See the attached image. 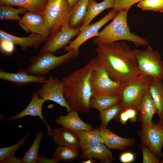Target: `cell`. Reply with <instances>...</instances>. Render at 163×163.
Listing matches in <instances>:
<instances>
[{"instance_id": "obj_1", "label": "cell", "mask_w": 163, "mask_h": 163, "mask_svg": "<svg viewBox=\"0 0 163 163\" xmlns=\"http://www.w3.org/2000/svg\"><path fill=\"white\" fill-rule=\"evenodd\" d=\"M95 58L113 81L127 83L139 75L136 59L133 50L124 42L97 45Z\"/></svg>"}, {"instance_id": "obj_2", "label": "cell", "mask_w": 163, "mask_h": 163, "mask_svg": "<svg viewBox=\"0 0 163 163\" xmlns=\"http://www.w3.org/2000/svg\"><path fill=\"white\" fill-rule=\"evenodd\" d=\"M96 64L95 58H93L83 67L62 78L64 96L71 110L88 113L91 109V78Z\"/></svg>"}, {"instance_id": "obj_3", "label": "cell", "mask_w": 163, "mask_h": 163, "mask_svg": "<svg viewBox=\"0 0 163 163\" xmlns=\"http://www.w3.org/2000/svg\"><path fill=\"white\" fill-rule=\"evenodd\" d=\"M128 11H117L113 21L101 31L92 40L95 45L111 44L120 40L133 42L136 47L148 46L149 44L145 39L130 30L127 22Z\"/></svg>"}, {"instance_id": "obj_4", "label": "cell", "mask_w": 163, "mask_h": 163, "mask_svg": "<svg viewBox=\"0 0 163 163\" xmlns=\"http://www.w3.org/2000/svg\"><path fill=\"white\" fill-rule=\"evenodd\" d=\"M79 54V49L71 50L58 56L50 52L38 53L30 58V64L25 70L30 75L44 77L50 71L77 57Z\"/></svg>"}, {"instance_id": "obj_5", "label": "cell", "mask_w": 163, "mask_h": 163, "mask_svg": "<svg viewBox=\"0 0 163 163\" xmlns=\"http://www.w3.org/2000/svg\"><path fill=\"white\" fill-rule=\"evenodd\" d=\"M145 50L133 49L139 75L150 76L163 81V61L161 55L150 45Z\"/></svg>"}, {"instance_id": "obj_6", "label": "cell", "mask_w": 163, "mask_h": 163, "mask_svg": "<svg viewBox=\"0 0 163 163\" xmlns=\"http://www.w3.org/2000/svg\"><path fill=\"white\" fill-rule=\"evenodd\" d=\"M72 10L68 0H48L43 14L50 34L69 26Z\"/></svg>"}, {"instance_id": "obj_7", "label": "cell", "mask_w": 163, "mask_h": 163, "mask_svg": "<svg viewBox=\"0 0 163 163\" xmlns=\"http://www.w3.org/2000/svg\"><path fill=\"white\" fill-rule=\"evenodd\" d=\"M152 78L139 75L126 84L120 94L123 110L130 107L138 110L144 94L149 90Z\"/></svg>"}, {"instance_id": "obj_8", "label": "cell", "mask_w": 163, "mask_h": 163, "mask_svg": "<svg viewBox=\"0 0 163 163\" xmlns=\"http://www.w3.org/2000/svg\"><path fill=\"white\" fill-rule=\"evenodd\" d=\"M127 83L123 84L113 81L106 71L96 62L91 78L92 97L120 94Z\"/></svg>"}, {"instance_id": "obj_9", "label": "cell", "mask_w": 163, "mask_h": 163, "mask_svg": "<svg viewBox=\"0 0 163 163\" xmlns=\"http://www.w3.org/2000/svg\"><path fill=\"white\" fill-rule=\"evenodd\" d=\"M141 126L137 132L141 139L139 148L147 147L160 159L163 156V120L153 122L150 127Z\"/></svg>"}, {"instance_id": "obj_10", "label": "cell", "mask_w": 163, "mask_h": 163, "mask_svg": "<svg viewBox=\"0 0 163 163\" xmlns=\"http://www.w3.org/2000/svg\"><path fill=\"white\" fill-rule=\"evenodd\" d=\"M80 32L79 28H72L69 26L54 32L47 37L39 54L54 53L69 44Z\"/></svg>"}, {"instance_id": "obj_11", "label": "cell", "mask_w": 163, "mask_h": 163, "mask_svg": "<svg viewBox=\"0 0 163 163\" xmlns=\"http://www.w3.org/2000/svg\"><path fill=\"white\" fill-rule=\"evenodd\" d=\"M43 84L37 91L40 97L46 101H53L66 107L68 113L71 111L64 96L62 81L58 78L50 76Z\"/></svg>"}, {"instance_id": "obj_12", "label": "cell", "mask_w": 163, "mask_h": 163, "mask_svg": "<svg viewBox=\"0 0 163 163\" xmlns=\"http://www.w3.org/2000/svg\"><path fill=\"white\" fill-rule=\"evenodd\" d=\"M117 12V11L112 9L98 21L83 27L80 28V32L79 35L68 45L64 48V51L68 52L72 49L78 50L79 47L88 40L97 36L99 34L98 31L100 28L113 19Z\"/></svg>"}, {"instance_id": "obj_13", "label": "cell", "mask_w": 163, "mask_h": 163, "mask_svg": "<svg viewBox=\"0 0 163 163\" xmlns=\"http://www.w3.org/2000/svg\"><path fill=\"white\" fill-rule=\"evenodd\" d=\"M18 24L27 33L32 32L47 37L50 35L43 13L27 11L18 21Z\"/></svg>"}, {"instance_id": "obj_14", "label": "cell", "mask_w": 163, "mask_h": 163, "mask_svg": "<svg viewBox=\"0 0 163 163\" xmlns=\"http://www.w3.org/2000/svg\"><path fill=\"white\" fill-rule=\"evenodd\" d=\"M47 37L34 33L28 36L21 37L13 35L0 29V40L9 41L14 44L19 45L23 51L29 48L38 50L41 44L45 42Z\"/></svg>"}, {"instance_id": "obj_15", "label": "cell", "mask_w": 163, "mask_h": 163, "mask_svg": "<svg viewBox=\"0 0 163 163\" xmlns=\"http://www.w3.org/2000/svg\"><path fill=\"white\" fill-rule=\"evenodd\" d=\"M46 101L39 97L37 91H34L30 101L25 108L18 114L9 118L8 120H15L27 116H37L45 123L47 128V135L51 137L52 129L46 121L42 113L43 105Z\"/></svg>"}, {"instance_id": "obj_16", "label": "cell", "mask_w": 163, "mask_h": 163, "mask_svg": "<svg viewBox=\"0 0 163 163\" xmlns=\"http://www.w3.org/2000/svg\"><path fill=\"white\" fill-rule=\"evenodd\" d=\"M0 78L10 82L19 86H24L31 83H43L46 80L44 77H39L28 74L25 69L21 68L16 73H10L0 69Z\"/></svg>"}, {"instance_id": "obj_17", "label": "cell", "mask_w": 163, "mask_h": 163, "mask_svg": "<svg viewBox=\"0 0 163 163\" xmlns=\"http://www.w3.org/2000/svg\"><path fill=\"white\" fill-rule=\"evenodd\" d=\"M105 145L110 149L123 150L134 145L136 140L133 138L120 137L112 132L109 129L97 128Z\"/></svg>"}, {"instance_id": "obj_18", "label": "cell", "mask_w": 163, "mask_h": 163, "mask_svg": "<svg viewBox=\"0 0 163 163\" xmlns=\"http://www.w3.org/2000/svg\"><path fill=\"white\" fill-rule=\"evenodd\" d=\"M138 110L139 115L137 120L141 123V125L151 126L153 123V117L157 113V110L149 90L144 94Z\"/></svg>"}, {"instance_id": "obj_19", "label": "cell", "mask_w": 163, "mask_h": 163, "mask_svg": "<svg viewBox=\"0 0 163 163\" xmlns=\"http://www.w3.org/2000/svg\"><path fill=\"white\" fill-rule=\"evenodd\" d=\"M78 112L71 110L66 115L60 116L55 123L76 133L84 130H92L94 129L91 125L84 122L79 117Z\"/></svg>"}, {"instance_id": "obj_20", "label": "cell", "mask_w": 163, "mask_h": 163, "mask_svg": "<svg viewBox=\"0 0 163 163\" xmlns=\"http://www.w3.org/2000/svg\"><path fill=\"white\" fill-rule=\"evenodd\" d=\"M51 134L53 141L59 145L77 149L80 148L79 139L76 133L65 127L52 129Z\"/></svg>"}, {"instance_id": "obj_21", "label": "cell", "mask_w": 163, "mask_h": 163, "mask_svg": "<svg viewBox=\"0 0 163 163\" xmlns=\"http://www.w3.org/2000/svg\"><path fill=\"white\" fill-rule=\"evenodd\" d=\"M82 152L81 158H93L104 163H110L115 159L110 150L103 143H97Z\"/></svg>"}, {"instance_id": "obj_22", "label": "cell", "mask_w": 163, "mask_h": 163, "mask_svg": "<svg viewBox=\"0 0 163 163\" xmlns=\"http://www.w3.org/2000/svg\"><path fill=\"white\" fill-rule=\"evenodd\" d=\"M115 0H104L97 3L95 0H90L88 3L87 11L80 28L89 24L91 21L99 14L104 10L112 8Z\"/></svg>"}, {"instance_id": "obj_23", "label": "cell", "mask_w": 163, "mask_h": 163, "mask_svg": "<svg viewBox=\"0 0 163 163\" xmlns=\"http://www.w3.org/2000/svg\"><path fill=\"white\" fill-rule=\"evenodd\" d=\"M48 0H0V5L17 6L27 11L43 14Z\"/></svg>"}, {"instance_id": "obj_24", "label": "cell", "mask_w": 163, "mask_h": 163, "mask_svg": "<svg viewBox=\"0 0 163 163\" xmlns=\"http://www.w3.org/2000/svg\"><path fill=\"white\" fill-rule=\"evenodd\" d=\"M156 107L159 120H163V82L152 78L149 88Z\"/></svg>"}, {"instance_id": "obj_25", "label": "cell", "mask_w": 163, "mask_h": 163, "mask_svg": "<svg viewBox=\"0 0 163 163\" xmlns=\"http://www.w3.org/2000/svg\"><path fill=\"white\" fill-rule=\"evenodd\" d=\"M79 141V148L82 151L97 143L104 144L97 128L92 130H84L75 133Z\"/></svg>"}, {"instance_id": "obj_26", "label": "cell", "mask_w": 163, "mask_h": 163, "mask_svg": "<svg viewBox=\"0 0 163 163\" xmlns=\"http://www.w3.org/2000/svg\"><path fill=\"white\" fill-rule=\"evenodd\" d=\"M90 0H80L72 8L69 26L72 28H80L86 13Z\"/></svg>"}, {"instance_id": "obj_27", "label": "cell", "mask_w": 163, "mask_h": 163, "mask_svg": "<svg viewBox=\"0 0 163 163\" xmlns=\"http://www.w3.org/2000/svg\"><path fill=\"white\" fill-rule=\"evenodd\" d=\"M120 94L107 95L97 97H92L90 102V109L97 110L99 113L120 102Z\"/></svg>"}, {"instance_id": "obj_28", "label": "cell", "mask_w": 163, "mask_h": 163, "mask_svg": "<svg viewBox=\"0 0 163 163\" xmlns=\"http://www.w3.org/2000/svg\"><path fill=\"white\" fill-rule=\"evenodd\" d=\"M78 149L66 146L59 145L55 149L52 158L59 162L72 161L79 155V152Z\"/></svg>"}, {"instance_id": "obj_29", "label": "cell", "mask_w": 163, "mask_h": 163, "mask_svg": "<svg viewBox=\"0 0 163 163\" xmlns=\"http://www.w3.org/2000/svg\"><path fill=\"white\" fill-rule=\"evenodd\" d=\"M122 110L123 107L120 102L100 112L98 116L101 122L99 128H107L109 123L111 120L119 119V115Z\"/></svg>"}, {"instance_id": "obj_30", "label": "cell", "mask_w": 163, "mask_h": 163, "mask_svg": "<svg viewBox=\"0 0 163 163\" xmlns=\"http://www.w3.org/2000/svg\"><path fill=\"white\" fill-rule=\"evenodd\" d=\"M27 11L21 8H15L13 6L7 5H0V20H20L22 17L19 16L20 14H24Z\"/></svg>"}, {"instance_id": "obj_31", "label": "cell", "mask_w": 163, "mask_h": 163, "mask_svg": "<svg viewBox=\"0 0 163 163\" xmlns=\"http://www.w3.org/2000/svg\"><path fill=\"white\" fill-rule=\"evenodd\" d=\"M43 134V132H41L37 133L29 149L24 152V155L22 158L23 163H37L38 152Z\"/></svg>"}, {"instance_id": "obj_32", "label": "cell", "mask_w": 163, "mask_h": 163, "mask_svg": "<svg viewBox=\"0 0 163 163\" xmlns=\"http://www.w3.org/2000/svg\"><path fill=\"white\" fill-rule=\"evenodd\" d=\"M29 135V134L27 133L15 144L9 147L0 148V162L8 157L14 155L19 148L24 144Z\"/></svg>"}, {"instance_id": "obj_33", "label": "cell", "mask_w": 163, "mask_h": 163, "mask_svg": "<svg viewBox=\"0 0 163 163\" xmlns=\"http://www.w3.org/2000/svg\"><path fill=\"white\" fill-rule=\"evenodd\" d=\"M137 6L143 11L163 12V0H142Z\"/></svg>"}, {"instance_id": "obj_34", "label": "cell", "mask_w": 163, "mask_h": 163, "mask_svg": "<svg viewBox=\"0 0 163 163\" xmlns=\"http://www.w3.org/2000/svg\"><path fill=\"white\" fill-rule=\"evenodd\" d=\"M142 0H115L112 8L117 11L122 10L128 11L134 4Z\"/></svg>"}, {"instance_id": "obj_35", "label": "cell", "mask_w": 163, "mask_h": 163, "mask_svg": "<svg viewBox=\"0 0 163 163\" xmlns=\"http://www.w3.org/2000/svg\"><path fill=\"white\" fill-rule=\"evenodd\" d=\"M142 155L143 163H159V159L147 147L143 146L139 147Z\"/></svg>"}, {"instance_id": "obj_36", "label": "cell", "mask_w": 163, "mask_h": 163, "mask_svg": "<svg viewBox=\"0 0 163 163\" xmlns=\"http://www.w3.org/2000/svg\"><path fill=\"white\" fill-rule=\"evenodd\" d=\"M14 44L6 40H0V48L1 50L4 53L11 55L14 50Z\"/></svg>"}, {"instance_id": "obj_37", "label": "cell", "mask_w": 163, "mask_h": 163, "mask_svg": "<svg viewBox=\"0 0 163 163\" xmlns=\"http://www.w3.org/2000/svg\"><path fill=\"white\" fill-rule=\"evenodd\" d=\"M136 154L131 151H127L122 153L119 157L120 161L123 163H130L135 159Z\"/></svg>"}, {"instance_id": "obj_38", "label": "cell", "mask_w": 163, "mask_h": 163, "mask_svg": "<svg viewBox=\"0 0 163 163\" xmlns=\"http://www.w3.org/2000/svg\"><path fill=\"white\" fill-rule=\"evenodd\" d=\"M123 110H125L126 112L129 117V119L131 120L132 123H135L137 120V115L139 112L138 109L130 107Z\"/></svg>"}, {"instance_id": "obj_39", "label": "cell", "mask_w": 163, "mask_h": 163, "mask_svg": "<svg viewBox=\"0 0 163 163\" xmlns=\"http://www.w3.org/2000/svg\"><path fill=\"white\" fill-rule=\"evenodd\" d=\"M1 163H23L22 158L16 157L14 155L8 157L2 161Z\"/></svg>"}, {"instance_id": "obj_40", "label": "cell", "mask_w": 163, "mask_h": 163, "mask_svg": "<svg viewBox=\"0 0 163 163\" xmlns=\"http://www.w3.org/2000/svg\"><path fill=\"white\" fill-rule=\"evenodd\" d=\"M118 119L122 124H125L126 123L129 119V118L125 110H123L121 112L119 115Z\"/></svg>"}, {"instance_id": "obj_41", "label": "cell", "mask_w": 163, "mask_h": 163, "mask_svg": "<svg viewBox=\"0 0 163 163\" xmlns=\"http://www.w3.org/2000/svg\"><path fill=\"white\" fill-rule=\"evenodd\" d=\"M37 163H57L59 161L52 158L50 159H48L43 156L38 155L37 161Z\"/></svg>"}, {"instance_id": "obj_42", "label": "cell", "mask_w": 163, "mask_h": 163, "mask_svg": "<svg viewBox=\"0 0 163 163\" xmlns=\"http://www.w3.org/2000/svg\"><path fill=\"white\" fill-rule=\"evenodd\" d=\"M80 0H68L70 7L72 8Z\"/></svg>"}, {"instance_id": "obj_43", "label": "cell", "mask_w": 163, "mask_h": 163, "mask_svg": "<svg viewBox=\"0 0 163 163\" xmlns=\"http://www.w3.org/2000/svg\"><path fill=\"white\" fill-rule=\"evenodd\" d=\"M88 159L85 161H83L81 163H96L97 161L93 158H89Z\"/></svg>"}, {"instance_id": "obj_44", "label": "cell", "mask_w": 163, "mask_h": 163, "mask_svg": "<svg viewBox=\"0 0 163 163\" xmlns=\"http://www.w3.org/2000/svg\"><path fill=\"white\" fill-rule=\"evenodd\" d=\"M160 163H163V158L160 161Z\"/></svg>"}]
</instances>
